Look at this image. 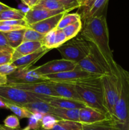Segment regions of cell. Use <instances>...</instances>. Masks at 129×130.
I'll list each match as a JSON object with an SVG mask.
<instances>
[{
  "instance_id": "obj_34",
  "label": "cell",
  "mask_w": 129,
  "mask_h": 130,
  "mask_svg": "<svg viewBox=\"0 0 129 130\" xmlns=\"http://www.w3.org/2000/svg\"><path fill=\"white\" fill-rule=\"evenodd\" d=\"M17 69L16 67L11 63H6V64L0 66V76H8L12 73H13Z\"/></svg>"
},
{
  "instance_id": "obj_24",
  "label": "cell",
  "mask_w": 129,
  "mask_h": 130,
  "mask_svg": "<svg viewBox=\"0 0 129 130\" xmlns=\"http://www.w3.org/2000/svg\"><path fill=\"white\" fill-rule=\"evenodd\" d=\"M33 8L46 9L51 11L63 10L69 12L64 5L57 1L56 0H40L39 3Z\"/></svg>"
},
{
  "instance_id": "obj_28",
  "label": "cell",
  "mask_w": 129,
  "mask_h": 130,
  "mask_svg": "<svg viewBox=\"0 0 129 130\" xmlns=\"http://www.w3.org/2000/svg\"><path fill=\"white\" fill-rule=\"evenodd\" d=\"M81 20V17L78 13H65L59 21V24L57 25L56 29L63 30L64 28L68 25L73 24Z\"/></svg>"
},
{
  "instance_id": "obj_9",
  "label": "cell",
  "mask_w": 129,
  "mask_h": 130,
  "mask_svg": "<svg viewBox=\"0 0 129 130\" xmlns=\"http://www.w3.org/2000/svg\"><path fill=\"white\" fill-rule=\"evenodd\" d=\"M44 81H53V82H63L75 83L80 80L91 77H97V76L88 73L79 69H74L72 71H66L54 74L47 75L42 76Z\"/></svg>"
},
{
  "instance_id": "obj_16",
  "label": "cell",
  "mask_w": 129,
  "mask_h": 130,
  "mask_svg": "<svg viewBox=\"0 0 129 130\" xmlns=\"http://www.w3.org/2000/svg\"><path fill=\"white\" fill-rule=\"evenodd\" d=\"M65 13H62L55 16L49 17L37 23L29 25V27L46 35L48 32L56 28L60 20Z\"/></svg>"
},
{
  "instance_id": "obj_1",
  "label": "cell",
  "mask_w": 129,
  "mask_h": 130,
  "mask_svg": "<svg viewBox=\"0 0 129 130\" xmlns=\"http://www.w3.org/2000/svg\"><path fill=\"white\" fill-rule=\"evenodd\" d=\"M80 35L99 53L111 74L118 76L119 65L114 59L110 48L109 30L105 15L83 20Z\"/></svg>"
},
{
  "instance_id": "obj_33",
  "label": "cell",
  "mask_w": 129,
  "mask_h": 130,
  "mask_svg": "<svg viewBox=\"0 0 129 130\" xmlns=\"http://www.w3.org/2000/svg\"><path fill=\"white\" fill-rule=\"evenodd\" d=\"M4 126L11 129H20V124L19 119L15 115H10L4 120Z\"/></svg>"
},
{
  "instance_id": "obj_30",
  "label": "cell",
  "mask_w": 129,
  "mask_h": 130,
  "mask_svg": "<svg viewBox=\"0 0 129 130\" xmlns=\"http://www.w3.org/2000/svg\"><path fill=\"white\" fill-rule=\"evenodd\" d=\"M45 35L28 27L25 29L24 36V42H42Z\"/></svg>"
},
{
  "instance_id": "obj_5",
  "label": "cell",
  "mask_w": 129,
  "mask_h": 130,
  "mask_svg": "<svg viewBox=\"0 0 129 130\" xmlns=\"http://www.w3.org/2000/svg\"><path fill=\"white\" fill-rule=\"evenodd\" d=\"M57 49L63 59L77 63L90 54L91 46L80 35H78Z\"/></svg>"
},
{
  "instance_id": "obj_7",
  "label": "cell",
  "mask_w": 129,
  "mask_h": 130,
  "mask_svg": "<svg viewBox=\"0 0 129 130\" xmlns=\"http://www.w3.org/2000/svg\"><path fill=\"white\" fill-rule=\"evenodd\" d=\"M76 69L81 70L97 76L111 74L100 55L92 46L90 54L77 63Z\"/></svg>"
},
{
  "instance_id": "obj_20",
  "label": "cell",
  "mask_w": 129,
  "mask_h": 130,
  "mask_svg": "<svg viewBox=\"0 0 129 130\" xmlns=\"http://www.w3.org/2000/svg\"><path fill=\"white\" fill-rule=\"evenodd\" d=\"M58 120L80 123V109H68L53 107L51 114Z\"/></svg>"
},
{
  "instance_id": "obj_8",
  "label": "cell",
  "mask_w": 129,
  "mask_h": 130,
  "mask_svg": "<svg viewBox=\"0 0 129 130\" xmlns=\"http://www.w3.org/2000/svg\"><path fill=\"white\" fill-rule=\"evenodd\" d=\"M77 63L72 61L61 59L49 61L42 66L34 67V70L41 76L72 71L77 69Z\"/></svg>"
},
{
  "instance_id": "obj_29",
  "label": "cell",
  "mask_w": 129,
  "mask_h": 130,
  "mask_svg": "<svg viewBox=\"0 0 129 130\" xmlns=\"http://www.w3.org/2000/svg\"><path fill=\"white\" fill-rule=\"evenodd\" d=\"M82 28V20L77 22L73 24L66 27L63 29V31L65 34L68 41L75 38L81 32Z\"/></svg>"
},
{
  "instance_id": "obj_49",
  "label": "cell",
  "mask_w": 129,
  "mask_h": 130,
  "mask_svg": "<svg viewBox=\"0 0 129 130\" xmlns=\"http://www.w3.org/2000/svg\"><path fill=\"white\" fill-rule=\"evenodd\" d=\"M4 52H3V51L0 50V54H1V53H4Z\"/></svg>"
},
{
  "instance_id": "obj_39",
  "label": "cell",
  "mask_w": 129,
  "mask_h": 130,
  "mask_svg": "<svg viewBox=\"0 0 129 130\" xmlns=\"http://www.w3.org/2000/svg\"><path fill=\"white\" fill-rule=\"evenodd\" d=\"M0 25H20V26L29 27L27 24L24 20H3L0 21Z\"/></svg>"
},
{
  "instance_id": "obj_12",
  "label": "cell",
  "mask_w": 129,
  "mask_h": 130,
  "mask_svg": "<svg viewBox=\"0 0 129 130\" xmlns=\"http://www.w3.org/2000/svg\"><path fill=\"white\" fill-rule=\"evenodd\" d=\"M49 83L51 88L57 94L58 97L82 102L73 83L53 81H49Z\"/></svg>"
},
{
  "instance_id": "obj_27",
  "label": "cell",
  "mask_w": 129,
  "mask_h": 130,
  "mask_svg": "<svg viewBox=\"0 0 129 130\" xmlns=\"http://www.w3.org/2000/svg\"><path fill=\"white\" fill-rule=\"evenodd\" d=\"M25 14L18 9L11 8L0 13V21L10 20H24Z\"/></svg>"
},
{
  "instance_id": "obj_19",
  "label": "cell",
  "mask_w": 129,
  "mask_h": 130,
  "mask_svg": "<svg viewBox=\"0 0 129 130\" xmlns=\"http://www.w3.org/2000/svg\"><path fill=\"white\" fill-rule=\"evenodd\" d=\"M48 103L54 107L63 108V109L80 110L87 107V105L82 102L60 97H53Z\"/></svg>"
},
{
  "instance_id": "obj_50",
  "label": "cell",
  "mask_w": 129,
  "mask_h": 130,
  "mask_svg": "<svg viewBox=\"0 0 129 130\" xmlns=\"http://www.w3.org/2000/svg\"><path fill=\"white\" fill-rule=\"evenodd\" d=\"M1 124H0V130H1Z\"/></svg>"
},
{
  "instance_id": "obj_25",
  "label": "cell",
  "mask_w": 129,
  "mask_h": 130,
  "mask_svg": "<svg viewBox=\"0 0 129 130\" xmlns=\"http://www.w3.org/2000/svg\"><path fill=\"white\" fill-rule=\"evenodd\" d=\"M6 109L11 110L13 113L14 115L18 118V119H24V118L29 119L32 116V113L30 112L23 105L10 104V103H6Z\"/></svg>"
},
{
  "instance_id": "obj_47",
  "label": "cell",
  "mask_w": 129,
  "mask_h": 130,
  "mask_svg": "<svg viewBox=\"0 0 129 130\" xmlns=\"http://www.w3.org/2000/svg\"><path fill=\"white\" fill-rule=\"evenodd\" d=\"M0 108H3V109H6V103L5 102L3 101L2 100L0 99Z\"/></svg>"
},
{
  "instance_id": "obj_13",
  "label": "cell",
  "mask_w": 129,
  "mask_h": 130,
  "mask_svg": "<svg viewBox=\"0 0 129 130\" xmlns=\"http://www.w3.org/2000/svg\"><path fill=\"white\" fill-rule=\"evenodd\" d=\"M64 12L68 13V11H63V10L51 11L46 9L32 8L25 14L24 20H25L29 27V25H32V24H35L49 17Z\"/></svg>"
},
{
  "instance_id": "obj_36",
  "label": "cell",
  "mask_w": 129,
  "mask_h": 130,
  "mask_svg": "<svg viewBox=\"0 0 129 130\" xmlns=\"http://www.w3.org/2000/svg\"><path fill=\"white\" fill-rule=\"evenodd\" d=\"M40 128H41V122L38 121L32 116L30 118H29V122L27 126L22 130H38Z\"/></svg>"
},
{
  "instance_id": "obj_41",
  "label": "cell",
  "mask_w": 129,
  "mask_h": 130,
  "mask_svg": "<svg viewBox=\"0 0 129 130\" xmlns=\"http://www.w3.org/2000/svg\"><path fill=\"white\" fill-rule=\"evenodd\" d=\"M12 53L10 52H4L0 54V66L6 63H11L12 59Z\"/></svg>"
},
{
  "instance_id": "obj_11",
  "label": "cell",
  "mask_w": 129,
  "mask_h": 130,
  "mask_svg": "<svg viewBox=\"0 0 129 130\" xmlns=\"http://www.w3.org/2000/svg\"><path fill=\"white\" fill-rule=\"evenodd\" d=\"M10 85H13L24 91H29L33 93L46 95L52 97H58L57 94L54 92L51 86L49 81H48L33 83H11Z\"/></svg>"
},
{
  "instance_id": "obj_22",
  "label": "cell",
  "mask_w": 129,
  "mask_h": 130,
  "mask_svg": "<svg viewBox=\"0 0 129 130\" xmlns=\"http://www.w3.org/2000/svg\"><path fill=\"white\" fill-rule=\"evenodd\" d=\"M23 106L28 109L30 112H39L44 115L47 114H51L52 109L53 107L49 103L44 101L32 102L25 104Z\"/></svg>"
},
{
  "instance_id": "obj_40",
  "label": "cell",
  "mask_w": 129,
  "mask_h": 130,
  "mask_svg": "<svg viewBox=\"0 0 129 130\" xmlns=\"http://www.w3.org/2000/svg\"><path fill=\"white\" fill-rule=\"evenodd\" d=\"M25 27L20 26V25H0V32H2L3 33L10 32L14 31L16 30H20V29H25Z\"/></svg>"
},
{
  "instance_id": "obj_37",
  "label": "cell",
  "mask_w": 129,
  "mask_h": 130,
  "mask_svg": "<svg viewBox=\"0 0 129 130\" xmlns=\"http://www.w3.org/2000/svg\"><path fill=\"white\" fill-rule=\"evenodd\" d=\"M68 41L67 36L63 30L56 29V36L55 48H59V46L63 45V44Z\"/></svg>"
},
{
  "instance_id": "obj_43",
  "label": "cell",
  "mask_w": 129,
  "mask_h": 130,
  "mask_svg": "<svg viewBox=\"0 0 129 130\" xmlns=\"http://www.w3.org/2000/svg\"><path fill=\"white\" fill-rule=\"evenodd\" d=\"M77 1H78V3L80 4V6L79 8L83 9L89 6L93 2L94 0H77Z\"/></svg>"
},
{
  "instance_id": "obj_38",
  "label": "cell",
  "mask_w": 129,
  "mask_h": 130,
  "mask_svg": "<svg viewBox=\"0 0 129 130\" xmlns=\"http://www.w3.org/2000/svg\"><path fill=\"white\" fill-rule=\"evenodd\" d=\"M56 1L64 5L69 11L75 8H79L80 7L77 0H56Z\"/></svg>"
},
{
  "instance_id": "obj_3",
  "label": "cell",
  "mask_w": 129,
  "mask_h": 130,
  "mask_svg": "<svg viewBox=\"0 0 129 130\" xmlns=\"http://www.w3.org/2000/svg\"><path fill=\"white\" fill-rule=\"evenodd\" d=\"M120 90L116 104L114 119L121 130H129V72L119 65Z\"/></svg>"
},
{
  "instance_id": "obj_42",
  "label": "cell",
  "mask_w": 129,
  "mask_h": 130,
  "mask_svg": "<svg viewBox=\"0 0 129 130\" xmlns=\"http://www.w3.org/2000/svg\"><path fill=\"white\" fill-rule=\"evenodd\" d=\"M24 5H26L28 7L32 8L39 3L40 0H20Z\"/></svg>"
},
{
  "instance_id": "obj_46",
  "label": "cell",
  "mask_w": 129,
  "mask_h": 130,
  "mask_svg": "<svg viewBox=\"0 0 129 130\" xmlns=\"http://www.w3.org/2000/svg\"><path fill=\"white\" fill-rule=\"evenodd\" d=\"M11 7L8 6V5H5V4L3 3L0 2V13L2 12V11H5V10H9V9L11 8Z\"/></svg>"
},
{
  "instance_id": "obj_32",
  "label": "cell",
  "mask_w": 129,
  "mask_h": 130,
  "mask_svg": "<svg viewBox=\"0 0 129 130\" xmlns=\"http://www.w3.org/2000/svg\"><path fill=\"white\" fill-rule=\"evenodd\" d=\"M58 121L59 120L52 114H45L41 120V128L45 130L52 129L57 124Z\"/></svg>"
},
{
  "instance_id": "obj_31",
  "label": "cell",
  "mask_w": 129,
  "mask_h": 130,
  "mask_svg": "<svg viewBox=\"0 0 129 130\" xmlns=\"http://www.w3.org/2000/svg\"><path fill=\"white\" fill-rule=\"evenodd\" d=\"M56 36V29L46 34L42 41L43 46L51 50L53 48H55Z\"/></svg>"
},
{
  "instance_id": "obj_15",
  "label": "cell",
  "mask_w": 129,
  "mask_h": 130,
  "mask_svg": "<svg viewBox=\"0 0 129 130\" xmlns=\"http://www.w3.org/2000/svg\"><path fill=\"white\" fill-rule=\"evenodd\" d=\"M110 119L113 118L89 107H86L80 110V123L82 124H92Z\"/></svg>"
},
{
  "instance_id": "obj_44",
  "label": "cell",
  "mask_w": 129,
  "mask_h": 130,
  "mask_svg": "<svg viewBox=\"0 0 129 130\" xmlns=\"http://www.w3.org/2000/svg\"><path fill=\"white\" fill-rule=\"evenodd\" d=\"M44 114H41V113L39 112H35V113H32V116L34 117V118H35L36 119H37L38 121L41 122L42 119L44 117Z\"/></svg>"
},
{
  "instance_id": "obj_23",
  "label": "cell",
  "mask_w": 129,
  "mask_h": 130,
  "mask_svg": "<svg viewBox=\"0 0 129 130\" xmlns=\"http://www.w3.org/2000/svg\"><path fill=\"white\" fill-rule=\"evenodd\" d=\"M26 29L27 28L4 33L9 44L13 50L19 46L24 42V36Z\"/></svg>"
},
{
  "instance_id": "obj_17",
  "label": "cell",
  "mask_w": 129,
  "mask_h": 130,
  "mask_svg": "<svg viewBox=\"0 0 129 130\" xmlns=\"http://www.w3.org/2000/svg\"><path fill=\"white\" fill-rule=\"evenodd\" d=\"M109 0H94L89 6L81 9L80 14L82 21L87 19L104 15V11L107 6Z\"/></svg>"
},
{
  "instance_id": "obj_4",
  "label": "cell",
  "mask_w": 129,
  "mask_h": 130,
  "mask_svg": "<svg viewBox=\"0 0 129 130\" xmlns=\"http://www.w3.org/2000/svg\"><path fill=\"white\" fill-rule=\"evenodd\" d=\"M53 98L52 96L24 91L10 84L0 86V99L5 103L24 105L32 102H49Z\"/></svg>"
},
{
  "instance_id": "obj_6",
  "label": "cell",
  "mask_w": 129,
  "mask_h": 130,
  "mask_svg": "<svg viewBox=\"0 0 129 130\" xmlns=\"http://www.w3.org/2000/svg\"><path fill=\"white\" fill-rule=\"evenodd\" d=\"M105 107L114 119L116 104L120 95V81L118 76L106 74L101 77Z\"/></svg>"
},
{
  "instance_id": "obj_48",
  "label": "cell",
  "mask_w": 129,
  "mask_h": 130,
  "mask_svg": "<svg viewBox=\"0 0 129 130\" xmlns=\"http://www.w3.org/2000/svg\"><path fill=\"white\" fill-rule=\"evenodd\" d=\"M1 130H22V129H11V128H7V127H6L5 126L2 125V124H1Z\"/></svg>"
},
{
  "instance_id": "obj_26",
  "label": "cell",
  "mask_w": 129,
  "mask_h": 130,
  "mask_svg": "<svg viewBox=\"0 0 129 130\" xmlns=\"http://www.w3.org/2000/svg\"><path fill=\"white\" fill-rule=\"evenodd\" d=\"M82 124L78 122L59 120L52 129L49 130H82ZM38 130H45L41 128Z\"/></svg>"
},
{
  "instance_id": "obj_21",
  "label": "cell",
  "mask_w": 129,
  "mask_h": 130,
  "mask_svg": "<svg viewBox=\"0 0 129 130\" xmlns=\"http://www.w3.org/2000/svg\"><path fill=\"white\" fill-rule=\"evenodd\" d=\"M82 130H121L118 124L113 119L97 122L92 124H82Z\"/></svg>"
},
{
  "instance_id": "obj_2",
  "label": "cell",
  "mask_w": 129,
  "mask_h": 130,
  "mask_svg": "<svg viewBox=\"0 0 129 130\" xmlns=\"http://www.w3.org/2000/svg\"><path fill=\"white\" fill-rule=\"evenodd\" d=\"M101 77L85 79L73 84L82 102L87 107L110 116L105 107Z\"/></svg>"
},
{
  "instance_id": "obj_10",
  "label": "cell",
  "mask_w": 129,
  "mask_h": 130,
  "mask_svg": "<svg viewBox=\"0 0 129 130\" xmlns=\"http://www.w3.org/2000/svg\"><path fill=\"white\" fill-rule=\"evenodd\" d=\"M41 81H44L42 77L35 72L34 69H17L13 73L8 76V84L33 83Z\"/></svg>"
},
{
  "instance_id": "obj_45",
  "label": "cell",
  "mask_w": 129,
  "mask_h": 130,
  "mask_svg": "<svg viewBox=\"0 0 129 130\" xmlns=\"http://www.w3.org/2000/svg\"><path fill=\"white\" fill-rule=\"evenodd\" d=\"M8 84L7 76H0V86Z\"/></svg>"
},
{
  "instance_id": "obj_14",
  "label": "cell",
  "mask_w": 129,
  "mask_h": 130,
  "mask_svg": "<svg viewBox=\"0 0 129 130\" xmlns=\"http://www.w3.org/2000/svg\"><path fill=\"white\" fill-rule=\"evenodd\" d=\"M50 50L43 46L34 53L24 56L11 63L19 69H29Z\"/></svg>"
},
{
  "instance_id": "obj_35",
  "label": "cell",
  "mask_w": 129,
  "mask_h": 130,
  "mask_svg": "<svg viewBox=\"0 0 129 130\" xmlns=\"http://www.w3.org/2000/svg\"><path fill=\"white\" fill-rule=\"evenodd\" d=\"M0 50L10 53H13L14 50L10 46L5 34L2 32H0Z\"/></svg>"
},
{
  "instance_id": "obj_18",
  "label": "cell",
  "mask_w": 129,
  "mask_h": 130,
  "mask_svg": "<svg viewBox=\"0 0 129 130\" xmlns=\"http://www.w3.org/2000/svg\"><path fill=\"white\" fill-rule=\"evenodd\" d=\"M43 47L42 42H23L19 46L15 48L12 53L11 63L16 60L34 53Z\"/></svg>"
}]
</instances>
